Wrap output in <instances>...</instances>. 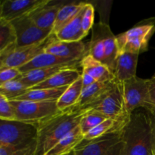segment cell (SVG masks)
<instances>
[{"label": "cell", "instance_id": "obj_18", "mask_svg": "<svg viewBox=\"0 0 155 155\" xmlns=\"http://www.w3.org/2000/svg\"><path fill=\"white\" fill-rule=\"evenodd\" d=\"M97 25L101 32L105 48V65L114 73L117 58L119 55L117 37L112 33L108 24L105 23H98Z\"/></svg>", "mask_w": 155, "mask_h": 155}, {"label": "cell", "instance_id": "obj_12", "mask_svg": "<svg viewBox=\"0 0 155 155\" xmlns=\"http://www.w3.org/2000/svg\"><path fill=\"white\" fill-rule=\"evenodd\" d=\"M45 52L72 61H81L86 55V46L80 42H64L56 39L48 45Z\"/></svg>", "mask_w": 155, "mask_h": 155}, {"label": "cell", "instance_id": "obj_25", "mask_svg": "<svg viewBox=\"0 0 155 155\" xmlns=\"http://www.w3.org/2000/svg\"><path fill=\"white\" fill-rule=\"evenodd\" d=\"M68 87V86L57 88V89H30L25 94L17 98L16 100L34 101H58Z\"/></svg>", "mask_w": 155, "mask_h": 155}, {"label": "cell", "instance_id": "obj_26", "mask_svg": "<svg viewBox=\"0 0 155 155\" xmlns=\"http://www.w3.org/2000/svg\"><path fill=\"white\" fill-rule=\"evenodd\" d=\"M85 5H86L85 2H80L77 4L71 3V4L62 5L58 13L54 27H53L52 33L55 34L61 29L67 25L83 9Z\"/></svg>", "mask_w": 155, "mask_h": 155}, {"label": "cell", "instance_id": "obj_21", "mask_svg": "<svg viewBox=\"0 0 155 155\" xmlns=\"http://www.w3.org/2000/svg\"><path fill=\"white\" fill-rule=\"evenodd\" d=\"M84 140V135L80 126L62 138L45 155H64L74 151L76 148Z\"/></svg>", "mask_w": 155, "mask_h": 155}, {"label": "cell", "instance_id": "obj_38", "mask_svg": "<svg viewBox=\"0 0 155 155\" xmlns=\"http://www.w3.org/2000/svg\"><path fill=\"white\" fill-rule=\"evenodd\" d=\"M64 155H75V152L74 151H72V152L71 153H68V154H64Z\"/></svg>", "mask_w": 155, "mask_h": 155}, {"label": "cell", "instance_id": "obj_34", "mask_svg": "<svg viewBox=\"0 0 155 155\" xmlns=\"http://www.w3.org/2000/svg\"><path fill=\"white\" fill-rule=\"evenodd\" d=\"M23 74L18 68H0V85L12 80H21Z\"/></svg>", "mask_w": 155, "mask_h": 155}, {"label": "cell", "instance_id": "obj_3", "mask_svg": "<svg viewBox=\"0 0 155 155\" xmlns=\"http://www.w3.org/2000/svg\"><path fill=\"white\" fill-rule=\"evenodd\" d=\"M85 109L98 111L113 120L120 130L128 124L132 116L127 112L121 84L117 80L114 87L107 93Z\"/></svg>", "mask_w": 155, "mask_h": 155}, {"label": "cell", "instance_id": "obj_15", "mask_svg": "<svg viewBox=\"0 0 155 155\" xmlns=\"http://www.w3.org/2000/svg\"><path fill=\"white\" fill-rule=\"evenodd\" d=\"M82 75L77 68L68 67L61 70L43 83L32 87L30 89H57L69 86Z\"/></svg>", "mask_w": 155, "mask_h": 155}, {"label": "cell", "instance_id": "obj_8", "mask_svg": "<svg viewBox=\"0 0 155 155\" xmlns=\"http://www.w3.org/2000/svg\"><path fill=\"white\" fill-rule=\"evenodd\" d=\"M154 24L137 25L124 33L117 35L118 50L120 53L131 52L140 54L148 50V42L154 31Z\"/></svg>", "mask_w": 155, "mask_h": 155}, {"label": "cell", "instance_id": "obj_2", "mask_svg": "<svg viewBox=\"0 0 155 155\" xmlns=\"http://www.w3.org/2000/svg\"><path fill=\"white\" fill-rule=\"evenodd\" d=\"M124 148L121 155H154L151 120L149 114H132L122 130Z\"/></svg>", "mask_w": 155, "mask_h": 155}, {"label": "cell", "instance_id": "obj_24", "mask_svg": "<svg viewBox=\"0 0 155 155\" xmlns=\"http://www.w3.org/2000/svg\"><path fill=\"white\" fill-rule=\"evenodd\" d=\"M17 41L16 30L12 22L0 18V55L15 50Z\"/></svg>", "mask_w": 155, "mask_h": 155}, {"label": "cell", "instance_id": "obj_22", "mask_svg": "<svg viewBox=\"0 0 155 155\" xmlns=\"http://www.w3.org/2000/svg\"><path fill=\"white\" fill-rule=\"evenodd\" d=\"M68 67L77 68V66H72V65H60V66L51 67V68H38V69L32 70V71L23 74L22 77L20 80L21 83L31 89L33 86H37L45 82L61 70L68 68Z\"/></svg>", "mask_w": 155, "mask_h": 155}, {"label": "cell", "instance_id": "obj_28", "mask_svg": "<svg viewBox=\"0 0 155 155\" xmlns=\"http://www.w3.org/2000/svg\"><path fill=\"white\" fill-rule=\"evenodd\" d=\"M30 88L21 83L20 80H12L0 85V95L8 101L16 100L30 90Z\"/></svg>", "mask_w": 155, "mask_h": 155}, {"label": "cell", "instance_id": "obj_36", "mask_svg": "<svg viewBox=\"0 0 155 155\" xmlns=\"http://www.w3.org/2000/svg\"><path fill=\"white\" fill-rule=\"evenodd\" d=\"M82 80H83V88L87 87V86L94 84V83L97 82L92 76H90L89 74L84 72L82 73Z\"/></svg>", "mask_w": 155, "mask_h": 155}, {"label": "cell", "instance_id": "obj_35", "mask_svg": "<svg viewBox=\"0 0 155 155\" xmlns=\"http://www.w3.org/2000/svg\"><path fill=\"white\" fill-rule=\"evenodd\" d=\"M148 87V93L151 104L155 107V80L152 78L147 80Z\"/></svg>", "mask_w": 155, "mask_h": 155}, {"label": "cell", "instance_id": "obj_13", "mask_svg": "<svg viewBox=\"0 0 155 155\" xmlns=\"http://www.w3.org/2000/svg\"><path fill=\"white\" fill-rule=\"evenodd\" d=\"M83 72L92 76L97 82L107 83L116 80L114 73L104 64L98 61L88 53L80 61Z\"/></svg>", "mask_w": 155, "mask_h": 155}, {"label": "cell", "instance_id": "obj_30", "mask_svg": "<svg viewBox=\"0 0 155 155\" xmlns=\"http://www.w3.org/2000/svg\"><path fill=\"white\" fill-rule=\"evenodd\" d=\"M113 131H121V130H119L114 120L111 119H107L84 135V140L90 141L98 139Z\"/></svg>", "mask_w": 155, "mask_h": 155}, {"label": "cell", "instance_id": "obj_27", "mask_svg": "<svg viewBox=\"0 0 155 155\" xmlns=\"http://www.w3.org/2000/svg\"><path fill=\"white\" fill-rule=\"evenodd\" d=\"M89 54L97 61L105 64V48L101 32L97 24L93 27L92 39L89 42Z\"/></svg>", "mask_w": 155, "mask_h": 155}, {"label": "cell", "instance_id": "obj_31", "mask_svg": "<svg viewBox=\"0 0 155 155\" xmlns=\"http://www.w3.org/2000/svg\"><path fill=\"white\" fill-rule=\"evenodd\" d=\"M36 142L23 146H4L0 145V155H35Z\"/></svg>", "mask_w": 155, "mask_h": 155}, {"label": "cell", "instance_id": "obj_33", "mask_svg": "<svg viewBox=\"0 0 155 155\" xmlns=\"http://www.w3.org/2000/svg\"><path fill=\"white\" fill-rule=\"evenodd\" d=\"M95 19V9L93 5L89 3H86L83 8L82 16V26L86 33H89V30L93 27Z\"/></svg>", "mask_w": 155, "mask_h": 155}, {"label": "cell", "instance_id": "obj_23", "mask_svg": "<svg viewBox=\"0 0 155 155\" xmlns=\"http://www.w3.org/2000/svg\"><path fill=\"white\" fill-rule=\"evenodd\" d=\"M82 75L74 83L70 85L57 101V105L61 111H65L75 107L80 100L83 91Z\"/></svg>", "mask_w": 155, "mask_h": 155}, {"label": "cell", "instance_id": "obj_39", "mask_svg": "<svg viewBox=\"0 0 155 155\" xmlns=\"http://www.w3.org/2000/svg\"><path fill=\"white\" fill-rule=\"evenodd\" d=\"M151 78H152L153 80H155V74H154V76H153V77H151Z\"/></svg>", "mask_w": 155, "mask_h": 155}, {"label": "cell", "instance_id": "obj_6", "mask_svg": "<svg viewBox=\"0 0 155 155\" xmlns=\"http://www.w3.org/2000/svg\"><path fill=\"white\" fill-rule=\"evenodd\" d=\"M124 140L121 131H113L98 139L83 140L74 149L75 155H121Z\"/></svg>", "mask_w": 155, "mask_h": 155}, {"label": "cell", "instance_id": "obj_19", "mask_svg": "<svg viewBox=\"0 0 155 155\" xmlns=\"http://www.w3.org/2000/svg\"><path fill=\"white\" fill-rule=\"evenodd\" d=\"M115 82L116 80L107 83L96 82L94 84L83 88L80 100L75 107L85 108L87 106L96 102L114 87Z\"/></svg>", "mask_w": 155, "mask_h": 155}, {"label": "cell", "instance_id": "obj_17", "mask_svg": "<svg viewBox=\"0 0 155 155\" xmlns=\"http://www.w3.org/2000/svg\"><path fill=\"white\" fill-rule=\"evenodd\" d=\"M61 7V4L52 5H48V4L34 10L28 16L40 29L52 32L58 13Z\"/></svg>", "mask_w": 155, "mask_h": 155}, {"label": "cell", "instance_id": "obj_16", "mask_svg": "<svg viewBox=\"0 0 155 155\" xmlns=\"http://www.w3.org/2000/svg\"><path fill=\"white\" fill-rule=\"evenodd\" d=\"M80 61H72L70 59L63 58L58 57L57 55L44 51L42 54H39L35 58L30 61L27 64L19 68V70L22 74H24V73L28 72L32 70L38 69V68H51V67L60 66V65L77 66L79 64H80Z\"/></svg>", "mask_w": 155, "mask_h": 155}, {"label": "cell", "instance_id": "obj_29", "mask_svg": "<svg viewBox=\"0 0 155 155\" xmlns=\"http://www.w3.org/2000/svg\"><path fill=\"white\" fill-rule=\"evenodd\" d=\"M107 119H109V118H107V117L99 112L92 110H88L86 114L81 119L79 126H80V130L83 135H86L92 129L99 125L100 124L104 122Z\"/></svg>", "mask_w": 155, "mask_h": 155}, {"label": "cell", "instance_id": "obj_4", "mask_svg": "<svg viewBox=\"0 0 155 155\" xmlns=\"http://www.w3.org/2000/svg\"><path fill=\"white\" fill-rule=\"evenodd\" d=\"M11 104L15 108L17 120L38 126L53 117L61 113L57 101H34L12 100Z\"/></svg>", "mask_w": 155, "mask_h": 155}, {"label": "cell", "instance_id": "obj_10", "mask_svg": "<svg viewBox=\"0 0 155 155\" xmlns=\"http://www.w3.org/2000/svg\"><path fill=\"white\" fill-rule=\"evenodd\" d=\"M17 33V48L28 46L45 40L52 32L42 30L27 16L12 21Z\"/></svg>", "mask_w": 155, "mask_h": 155}, {"label": "cell", "instance_id": "obj_5", "mask_svg": "<svg viewBox=\"0 0 155 155\" xmlns=\"http://www.w3.org/2000/svg\"><path fill=\"white\" fill-rule=\"evenodd\" d=\"M38 127L18 120H0V145L23 146L36 142Z\"/></svg>", "mask_w": 155, "mask_h": 155}, {"label": "cell", "instance_id": "obj_9", "mask_svg": "<svg viewBox=\"0 0 155 155\" xmlns=\"http://www.w3.org/2000/svg\"><path fill=\"white\" fill-rule=\"evenodd\" d=\"M57 39L55 34L51 33L47 39L39 43L22 48H16L13 51L0 55V68H21L33 60L39 54L44 52L49 44Z\"/></svg>", "mask_w": 155, "mask_h": 155}, {"label": "cell", "instance_id": "obj_11", "mask_svg": "<svg viewBox=\"0 0 155 155\" xmlns=\"http://www.w3.org/2000/svg\"><path fill=\"white\" fill-rule=\"evenodd\" d=\"M50 2V0H5L0 6V18L12 22Z\"/></svg>", "mask_w": 155, "mask_h": 155}, {"label": "cell", "instance_id": "obj_32", "mask_svg": "<svg viewBox=\"0 0 155 155\" xmlns=\"http://www.w3.org/2000/svg\"><path fill=\"white\" fill-rule=\"evenodd\" d=\"M0 120H18L15 108L10 101L0 95Z\"/></svg>", "mask_w": 155, "mask_h": 155}, {"label": "cell", "instance_id": "obj_20", "mask_svg": "<svg viewBox=\"0 0 155 155\" xmlns=\"http://www.w3.org/2000/svg\"><path fill=\"white\" fill-rule=\"evenodd\" d=\"M83 8L81 11L63 28L55 33L57 39L64 42H80L87 33L84 32L82 26Z\"/></svg>", "mask_w": 155, "mask_h": 155}, {"label": "cell", "instance_id": "obj_37", "mask_svg": "<svg viewBox=\"0 0 155 155\" xmlns=\"http://www.w3.org/2000/svg\"><path fill=\"white\" fill-rule=\"evenodd\" d=\"M151 120V132H152L153 146H154V154L155 155V110L151 112H148Z\"/></svg>", "mask_w": 155, "mask_h": 155}, {"label": "cell", "instance_id": "obj_14", "mask_svg": "<svg viewBox=\"0 0 155 155\" xmlns=\"http://www.w3.org/2000/svg\"><path fill=\"white\" fill-rule=\"evenodd\" d=\"M139 54L131 52L120 53L117 58L115 78L120 83L136 77Z\"/></svg>", "mask_w": 155, "mask_h": 155}, {"label": "cell", "instance_id": "obj_7", "mask_svg": "<svg viewBox=\"0 0 155 155\" xmlns=\"http://www.w3.org/2000/svg\"><path fill=\"white\" fill-rule=\"evenodd\" d=\"M127 110L130 115L139 107H143L148 112L155 110L148 93L147 80L137 76L120 83Z\"/></svg>", "mask_w": 155, "mask_h": 155}, {"label": "cell", "instance_id": "obj_1", "mask_svg": "<svg viewBox=\"0 0 155 155\" xmlns=\"http://www.w3.org/2000/svg\"><path fill=\"white\" fill-rule=\"evenodd\" d=\"M87 109L74 107L39 124L35 155H45L61 139L77 128Z\"/></svg>", "mask_w": 155, "mask_h": 155}, {"label": "cell", "instance_id": "obj_40", "mask_svg": "<svg viewBox=\"0 0 155 155\" xmlns=\"http://www.w3.org/2000/svg\"></svg>", "mask_w": 155, "mask_h": 155}]
</instances>
